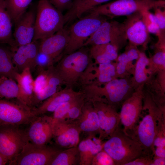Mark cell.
I'll list each match as a JSON object with an SVG mask.
<instances>
[{
  "label": "cell",
  "mask_w": 165,
  "mask_h": 165,
  "mask_svg": "<svg viewBox=\"0 0 165 165\" xmlns=\"http://www.w3.org/2000/svg\"><path fill=\"white\" fill-rule=\"evenodd\" d=\"M164 127L165 107L159 105L152 96L145 93L142 111L131 137L141 145L142 156L152 158L154 140L160 129Z\"/></svg>",
  "instance_id": "obj_1"
},
{
  "label": "cell",
  "mask_w": 165,
  "mask_h": 165,
  "mask_svg": "<svg viewBox=\"0 0 165 165\" xmlns=\"http://www.w3.org/2000/svg\"><path fill=\"white\" fill-rule=\"evenodd\" d=\"M104 85L103 87L91 83L83 85L82 92L86 100L101 101L117 110L134 91L131 79L127 76L115 78Z\"/></svg>",
  "instance_id": "obj_2"
},
{
  "label": "cell",
  "mask_w": 165,
  "mask_h": 165,
  "mask_svg": "<svg viewBox=\"0 0 165 165\" xmlns=\"http://www.w3.org/2000/svg\"><path fill=\"white\" fill-rule=\"evenodd\" d=\"M103 150L111 157L115 165H125L141 156L143 153L140 145L127 135L119 125L104 142Z\"/></svg>",
  "instance_id": "obj_3"
},
{
  "label": "cell",
  "mask_w": 165,
  "mask_h": 165,
  "mask_svg": "<svg viewBox=\"0 0 165 165\" xmlns=\"http://www.w3.org/2000/svg\"><path fill=\"white\" fill-rule=\"evenodd\" d=\"M64 15L49 0H38L33 40L45 38L64 27Z\"/></svg>",
  "instance_id": "obj_4"
},
{
  "label": "cell",
  "mask_w": 165,
  "mask_h": 165,
  "mask_svg": "<svg viewBox=\"0 0 165 165\" xmlns=\"http://www.w3.org/2000/svg\"><path fill=\"white\" fill-rule=\"evenodd\" d=\"M165 7L164 0H117L96 6L88 12L113 19L119 16H127L138 11Z\"/></svg>",
  "instance_id": "obj_5"
},
{
  "label": "cell",
  "mask_w": 165,
  "mask_h": 165,
  "mask_svg": "<svg viewBox=\"0 0 165 165\" xmlns=\"http://www.w3.org/2000/svg\"><path fill=\"white\" fill-rule=\"evenodd\" d=\"M72 24L69 29V40L64 53L65 55L75 52L84 46L85 42L107 18L90 13Z\"/></svg>",
  "instance_id": "obj_6"
},
{
  "label": "cell",
  "mask_w": 165,
  "mask_h": 165,
  "mask_svg": "<svg viewBox=\"0 0 165 165\" xmlns=\"http://www.w3.org/2000/svg\"><path fill=\"white\" fill-rule=\"evenodd\" d=\"M90 57L89 53L83 50L64 56L55 67L62 83L68 87L75 84L90 63Z\"/></svg>",
  "instance_id": "obj_7"
},
{
  "label": "cell",
  "mask_w": 165,
  "mask_h": 165,
  "mask_svg": "<svg viewBox=\"0 0 165 165\" xmlns=\"http://www.w3.org/2000/svg\"><path fill=\"white\" fill-rule=\"evenodd\" d=\"M144 85H141L134 89L120 107L119 125L122 126L120 127L124 132L131 138L142 111L145 95Z\"/></svg>",
  "instance_id": "obj_8"
},
{
  "label": "cell",
  "mask_w": 165,
  "mask_h": 165,
  "mask_svg": "<svg viewBox=\"0 0 165 165\" xmlns=\"http://www.w3.org/2000/svg\"><path fill=\"white\" fill-rule=\"evenodd\" d=\"M61 150L46 145H38L27 141L9 164L17 165H50Z\"/></svg>",
  "instance_id": "obj_9"
},
{
  "label": "cell",
  "mask_w": 165,
  "mask_h": 165,
  "mask_svg": "<svg viewBox=\"0 0 165 165\" xmlns=\"http://www.w3.org/2000/svg\"><path fill=\"white\" fill-rule=\"evenodd\" d=\"M127 40L123 23L107 20L88 38L84 46L110 43L119 51L126 45Z\"/></svg>",
  "instance_id": "obj_10"
},
{
  "label": "cell",
  "mask_w": 165,
  "mask_h": 165,
  "mask_svg": "<svg viewBox=\"0 0 165 165\" xmlns=\"http://www.w3.org/2000/svg\"><path fill=\"white\" fill-rule=\"evenodd\" d=\"M0 126V153L10 162L20 153L27 139L25 133L15 126Z\"/></svg>",
  "instance_id": "obj_11"
},
{
  "label": "cell",
  "mask_w": 165,
  "mask_h": 165,
  "mask_svg": "<svg viewBox=\"0 0 165 165\" xmlns=\"http://www.w3.org/2000/svg\"><path fill=\"white\" fill-rule=\"evenodd\" d=\"M90 101L98 116L99 123V138L102 141L108 139L119 125V112L115 108L105 102L98 101Z\"/></svg>",
  "instance_id": "obj_12"
},
{
  "label": "cell",
  "mask_w": 165,
  "mask_h": 165,
  "mask_svg": "<svg viewBox=\"0 0 165 165\" xmlns=\"http://www.w3.org/2000/svg\"><path fill=\"white\" fill-rule=\"evenodd\" d=\"M35 117L28 107L0 100V126L16 127L31 121Z\"/></svg>",
  "instance_id": "obj_13"
},
{
  "label": "cell",
  "mask_w": 165,
  "mask_h": 165,
  "mask_svg": "<svg viewBox=\"0 0 165 165\" xmlns=\"http://www.w3.org/2000/svg\"><path fill=\"white\" fill-rule=\"evenodd\" d=\"M126 17L123 23L129 43L137 46H141L146 48L150 37L142 21L141 11L136 12Z\"/></svg>",
  "instance_id": "obj_14"
},
{
  "label": "cell",
  "mask_w": 165,
  "mask_h": 165,
  "mask_svg": "<svg viewBox=\"0 0 165 165\" xmlns=\"http://www.w3.org/2000/svg\"><path fill=\"white\" fill-rule=\"evenodd\" d=\"M31 121L25 133L28 141L36 145H46L53 136L50 116H36Z\"/></svg>",
  "instance_id": "obj_15"
},
{
  "label": "cell",
  "mask_w": 165,
  "mask_h": 165,
  "mask_svg": "<svg viewBox=\"0 0 165 165\" xmlns=\"http://www.w3.org/2000/svg\"><path fill=\"white\" fill-rule=\"evenodd\" d=\"M94 65L90 62L80 78L83 85L90 83L98 85L104 84L117 78L116 63L99 64L97 67Z\"/></svg>",
  "instance_id": "obj_16"
},
{
  "label": "cell",
  "mask_w": 165,
  "mask_h": 165,
  "mask_svg": "<svg viewBox=\"0 0 165 165\" xmlns=\"http://www.w3.org/2000/svg\"><path fill=\"white\" fill-rule=\"evenodd\" d=\"M53 136L56 144L65 149L77 146L80 142L81 131L74 122L64 120L53 127Z\"/></svg>",
  "instance_id": "obj_17"
},
{
  "label": "cell",
  "mask_w": 165,
  "mask_h": 165,
  "mask_svg": "<svg viewBox=\"0 0 165 165\" xmlns=\"http://www.w3.org/2000/svg\"><path fill=\"white\" fill-rule=\"evenodd\" d=\"M36 11L33 9L27 11L15 24L13 38L18 47L28 44L33 40Z\"/></svg>",
  "instance_id": "obj_18"
},
{
  "label": "cell",
  "mask_w": 165,
  "mask_h": 165,
  "mask_svg": "<svg viewBox=\"0 0 165 165\" xmlns=\"http://www.w3.org/2000/svg\"><path fill=\"white\" fill-rule=\"evenodd\" d=\"M39 45L38 41L33 40L28 44L18 47L12 51L13 62L19 73L28 68L31 72L35 70Z\"/></svg>",
  "instance_id": "obj_19"
},
{
  "label": "cell",
  "mask_w": 165,
  "mask_h": 165,
  "mask_svg": "<svg viewBox=\"0 0 165 165\" xmlns=\"http://www.w3.org/2000/svg\"><path fill=\"white\" fill-rule=\"evenodd\" d=\"M69 40V29L64 27L53 35L41 40L39 51L48 55L53 61L64 50Z\"/></svg>",
  "instance_id": "obj_20"
},
{
  "label": "cell",
  "mask_w": 165,
  "mask_h": 165,
  "mask_svg": "<svg viewBox=\"0 0 165 165\" xmlns=\"http://www.w3.org/2000/svg\"><path fill=\"white\" fill-rule=\"evenodd\" d=\"M82 94V92H76L72 87H67L58 91L44 101L38 107L33 109L35 116L48 112H53L62 103L75 98Z\"/></svg>",
  "instance_id": "obj_21"
},
{
  "label": "cell",
  "mask_w": 165,
  "mask_h": 165,
  "mask_svg": "<svg viewBox=\"0 0 165 165\" xmlns=\"http://www.w3.org/2000/svg\"><path fill=\"white\" fill-rule=\"evenodd\" d=\"M29 68H26L17 75L16 81L19 89L17 98L21 104L30 108L34 104V80Z\"/></svg>",
  "instance_id": "obj_22"
},
{
  "label": "cell",
  "mask_w": 165,
  "mask_h": 165,
  "mask_svg": "<svg viewBox=\"0 0 165 165\" xmlns=\"http://www.w3.org/2000/svg\"><path fill=\"white\" fill-rule=\"evenodd\" d=\"M81 132L95 135L99 134V123L97 113L92 103L87 100L79 118L74 122Z\"/></svg>",
  "instance_id": "obj_23"
},
{
  "label": "cell",
  "mask_w": 165,
  "mask_h": 165,
  "mask_svg": "<svg viewBox=\"0 0 165 165\" xmlns=\"http://www.w3.org/2000/svg\"><path fill=\"white\" fill-rule=\"evenodd\" d=\"M95 135L90 134L89 136L79 142L77 147L79 155L80 165H91L94 156L103 149L104 142L94 137Z\"/></svg>",
  "instance_id": "obj_24"
},
{
  "label": "cell",
  "mask_w": 165,
  "mask_h": 165,
  "mask_svg": "<svg viewBox=\"0 0 165 165\" xmlns=\"http://www.w3.org/2000/svg\"><path fill=\"white\" fill-rule=\"evenodd\" d=\"M13 23L6 8L5 0H0V43L9 45L13 51L17 47L13 38Z\"/></svg>",
  "instance_id": "obj_25"
},
{
  "label": "cell",
  "mask_w": 165,
  "mask_h": 165,
  "mask_svg": "<svg viewBox=\"0 0 165 165\" xmlns=\"http://www.w3.org/2000/svg\"><path fill=\"white\" fill-rule=\"evenodd\" d=\"M110 0H73L70 8L64 15L65 24L79 18L84 13Z\"/></svg>",
  "instance_id": "obj_26"
},
{
  "label": "cell",
  "mask_w": 165,
  "mask_h": 165,
  "mask_svg": "<svg viewBox=\"0 0 165 165\" xmlns=\"http://www.w3.org/2000/svg\"><path fill=\"white\" fill-rule=\"evenodd\" d=\"M149 58L143 52H140L138 58L136 60L133 69V77L131 79L132 85L134 89L140 86L145 84L149 79L150 74L149 69Z\"/></svg>",
  "instance_id": "obj_27"
},
{
  "label": "cell",
  "mask_w": 165,
  "mask_h": 165,
  "mask_svg": "<svg viewBox=\"0 0 165 165\" xmlns=\"http://www.w3.org/2000/svg\"><path fill=\"white\" fill-rule=\"evenodd\" d=\"M4 44L0 43V77L4 76L15 80L19 72L13 63L10 48Z\"/></svg>",
  "instance_id": "obj_28"
},
{
  "label": "cell",
  "mask_w": 165,
  "mask_h": 165,
  "mask_svg": "<svg viewBox=\"0 0 165 165\" xmlns=\"http://www.w3.org/2000/svg\"><path fill=\"white\" fill-rule=\"evenodd\" d=\"M79 152L77 146L61 150L50 165H76L79 164Z\"/></svg>",
  "instance_id": "obj_29"
},
{
  "label": "cell",
  "mask_w": 165,
  "mask_h": 165,
  "mask_svg": "<svg viewBox=\"0 0 165 165\" xmlns=\"http://www.w3.org/2000/svg\"><path fill=\"white\" fill-rule=\"evenodd\" d=\"M32 0H5L6 10L15 24L27 11Z\"/></svg>",
  "instance_id": "obj_30"
},
{
  "label": "cell",
  "mask_w": 165,
  "mask_h": 165,
  "mask_svg": "<svg viewBox=\"0 0 165 165\" xmlns=\"http://www.w3.org/2000/svg\"><path fill=\"white\" fill-rule=\"evenodd\" d=\"M19 89L15 80L4 76L0 77V97L17 99Z\"/></svg>",
  "instance_id": "obj_31"
},
{
  "label": "cell",
  "mask_w": 165,
  "mask_h": 165,
  "mask_svg": "<svg viewBox=\"0 0 165 165\" xmlns=\"http://www.w3.org/2000/svg\"><path fill=\"white\" fill-rule=\"evenodd\" d=\"M156 50L149 58V70L152 74L155 71L164 72L165 67V45H156Z\"/></svg>",
  "instance_id": "obj_32"
},
{
  "label": "cell",
  "mask_w": 165,
  "mask_h": 165,
  "mask_svg": "<svg viewBox=\"0 0 165 165\" xmlns=\"http://www.w3.org/2000/svg\"><path fill=\"white\" fill-rule=\"evenodd\" d=\"M83 95V94L75 98L62 103L55 109L53 116H50L52 128L56 123L62 120L70 108L78 102Z\"/></svg>",
  "instance_id": "obj_33"
},
{
  "label": "cell",
  "mask_w": 165,
  "mask_h": 165,
  "mask_svg": "<svg viewBox=\"0 0 165 165\" xmlns=\"http://www.w3.org/2000/svg\"><path fill=\"white\" fill-rule=\"evenodd\" d=\"M38 74L34 80V101L35 98L45 89L48 82L50 67L38 71Z\"/></svg>",
  "instance_id": "obj_34"
},
{
  "label": "cell",
  "mask_w": 165,
  "mask_h": 165,
  "mask_svg": "<svg viewBox=\"0 0 165 165\" xmlns=\"http://www.w3.org/2000/svg\"><path fill=\"white\" fill-rule=\"evenodd\" d=\"M142 20L149 33L156 35L159 34V27L157 19L155 14L149 10L141 11Z\"/></svg>",
  "instance_id": "obj_35"
},
{
  "label": "cell",
  "mask_w": 165,
  "mask_h": 165,
  "mask_svg": "<svg viewBox=\"0 0 165 165\" xmlns=\"http://www.w3.org/2000/svg\"><path fill=\"white\" fill-rule=\"evenodd\" d=\"M93 48L96 53L105 56L112 61H116L118 50L111 44L94 45Z\"/></svg>",
  "instance_id": "obj_36"
},
{
  "label": "cell",
  "mask_w": 165,
  "mask_h": 165,
  "mask_svg": "<svg viewBox=\"0 0 165 165\" xmlns=\"http://www.w3.org/2000/svg\"><path fill=\"white\" fill-rule=\"evenodd\" d=\"M85 99L83 94L78 102L70 108L62 120L70 122L76 121L81 114L82 107L86 102Z\"/></svg>",
  "instance_id": "obj_37"
},
{
  "label": "cell",
  "mask_w": 165,
  "mask_h": 165,
  "mask_svg": "<svg viewBox=\"0 0 165 165\" xmlns=\"http://www.w3.org/2000/svg\"><path fill=\"white\" fill-rule=\"evenodd\" d=\"M162 8H154V14L156 16L159 27V33L158 35V43H165V10Z\"/></svg>",
  "instance_id": "obj_38"
},
{
  "label": "cell",
  "mask_w": 165,
  "mask_h": 165,
  "mask_svg": "<svg viewBox=\"0 0 165 165\" xmlns=\"http://www.w3.org/2000/svg\"><path fill=\"white\" fill-rule=\"evenodd\" d=\"M91 165H115V164L111 157L102 149L94 156Z\"/></svg>",
  "instance_id": "obj_39"
},
{
  "label": "cell",
  "mask_w": 165,
  "mask_h": 165,
  "mask_svg": "<svg viewBox=\"0 0 165 165\" xmlns=\"http://www.w3.org/2000/svg\"><path fill=\"white\" fill-rule=\"evenodd\" d=\"M53 61L46 54L38 51L36 59V67L38 71L46 69L53 65Z\"/></svg>",
  "instance_id": "obj_40"
},
{
  "label": "cell",
  "mask_w": 165,
  "mask_h": 165,
  "mask_svg": "<svg viewBox=\"0 0 165 165\" xmlns=\"http://www.w3.org/2000/svg\"><path fill=\"white\" fill-rule=\"evenodd\" d=\"M49 0L53 6L62 13L70 8L73 1V0Z\"/></svg>",
  "instance_id": "obj_41"
},
{
  "label": "cell",
  "mask_w": 165,
  "mask_h": 165,
  "mask_svg": "<svg viewBox=\"0 0 165 165\" xmlns=\"http://www.w3.org/2000/svg\"><path fill=\"white\" fill-rule=\"evenodd\" d=\"M125 52L130 60L133 62L138 58L140 51L137 48V46L129 43L126 47Z\"/></svg>",
  "instance_id": "obj_42"
},
{
  "label": "cell",
  "mask_w": 165,
  "mask_h": 165,
  "mask_svg": "<svg viewBox=\"0 0 165 165\" xmlns=\"http://www.w3.org/2000/svg\"><path fill=\"white\" fill-rule=\"evenodd\" d=\"M152 159L148 157L141 156L125 165H151Z\"/></svg>",
  "instance_id": "obj_43"
},
{
  "label": "cell",
  "mask_w": 165,
  "mask_h": 165,
  "mask_svg": "<svg viewBox=\"0 0 165 165\" xmlns=\"http://www.w3.org/2000/svg\"><path fill=\"white\" fill-rule=\"evenodd\" d=\"M165 147H158L155 148L154 149L153 156L165 158Z\"/></svg>",
  "instance_id": "obj_44"
},
{
  "label": "cell",
  "mask_w": 165,
  "mask_h": 165,
  "mask_svg": "<svg viewBox=\"0 0 165 165\" xmlns=\"http://www.w3.org/2000/svg\"><path fill=\"white\" fill-rule=\"evenodd\" d=\"M165 165V158L153 156L151 165Z\"/></svg>",
  "instance_id": "obj_45"
},
{
  "label": "cell",
  "mask_w": 165,
  "mask_h": 165,
  "mask_svg": "<svg viewBox=\"0 0 165 165\" xmlns=\"http://www.w3.org/2000/svg\"><path fill=\"white\" fill-rule=\"evenodd\" d=\"M8 161V160L0 153V165H5Z\"/></svg>",
  "instance_id": "obj_46"
},
{
  "label": "cell",
  "mask_w": 165,
  "mask_h": 165,
  "mask_svg": "<svg viewBox=\"0 0 165 165\" xmlns=\"http://www.w3.org/2000/svg\"><path fill=\"white\" fill-rule=\"evenodd\" d=\"M149 0L153 1H157V0Z\"/></svg>",
  "instance_id": "obj_47"
}]
</instances>
